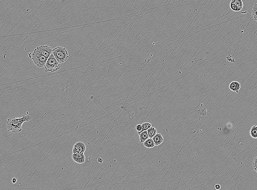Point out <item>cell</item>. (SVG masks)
I'll return each instance as SVG.
<instances>
[{"mask_svg": "<svg viewBox=\"0 0 257 190\" xmlns=\"http://www.w3.org/2000/svg\"><path fill=\"white\" fill-rule=\"evenodd\" d=\"M31 119V117L29 115H23L21 118H10L8 119L6 124L7 130L12 133H20L22 131L23 123L29 121Z\"/></svg>", "mask_w": 257, "mask_h": 190, "instance_id": "1", "label": "cell"}, {"mask_svg": "<svg viewBox=\"0 0 257 190\" xmlns=\"http://www.w3.org/2000/svg\"><path fill=\"white\" fill-rule=\"evenodd\" d=\"M52 53L60 63H64L68 60V52L64 47H57L52 50Z\"/></svg>", "mask_w": 257, "mask_h": 190, "instance_id": "2", "label": "cell"}, {"mask_svg": "<svg viewBox=\"0 0 257 190\" xmlns=\"http://www.w3.org/2000/svg\"><path fill=\"white\" fill-rule=\"evenodd\" d=\"M61 67L60 63L58 62L52 53L47 60L44 67L45 71L46 72H54L60 69Z\"/></svg>", "mask_w": 257, "mask_h": 190, "instance_id": "3", "label": "cell"}, {"mask_svg": "<svg viewBox=\"0 0 257 190\" xmlns=\"http://www.w3.org/2000/svg\"><path fill=\"white\" fill-rule=\"evenodd\" d=\"M48 58L33 53L32 55V59L34 65L38 67H43L45 66Z\"/></svg>", "mask_w": 257, "mask_h": 190, "instance_id": "4", "label": "cell"}, {"mask_svg": "<svg viewBox=\"0 0 257 190\" xmlns=\"http://www.w3.org/2000/svg\"><path fill=\"white\" fill-rule=\"evenodd\" d=\"M53 49L48 46H42L37 47L34 49L33 53L43 55L48 58L52 53Z\"/></svg>", "mask_w": 257, "mask_h": 190, "instance_id": "5", "label": "cell"}, {"mask_svg": "<svg viewBox=\"0 0 257 190\" xmlns=\"http://www.w3.org/2000/svg\"><path fill=\"white\" fill-rule=\"evenodd\" d=\"M86 150L85 143L82 142H77L73 148V153L84 154Z\"/></svg>", "mask_w": 257, "mask_h": 190, "instance_id": "6", "label": "cell"}, {"mask_svg": "<svg viewBox=\"0 0 257 190\" xmlns=\"http://www.w3.org/2000/svg\"><path fill=\"white\" fill-rule=\"evenodd\" d=\"M72 158L74 161L79 164H82L85 161V156L84 154L73 153Z\"/></svg>", "mask_w": 257, "mask_h": 190, "instance_id": "7", "label": "cell"}, {"mask_svg": "<svg viewBox=\"0 0 257 190\" xmlns=\"http://www.w3.org/2000/svg\"><path fill=\"white\" fill-rule=\"evenodd\" d=\"M230 89L233 92H235L238 93L240 89V84L237 81H233L230 83L229 86Z\"/></svg>", "mask_w": 257, "mask_h": 190, "instance_id": "8", "label": "cell"}, {"mask_svg": "<svg viewBox=\"0 0 257 190\" xmlns=\"http://www.w3.org/2000/svg\"><path fill=\"white\" fill-rule=\"evenodd\" d=\"M155 146H158L161 144L163 142L164 138L160 133H157L152 138Z\"/></svg>", "mask_w": 257, "mask_h": 190, "instance_id": "9", "label": "cell"}, {"mask_svg": "<svg viewBox=\"0 0 257 190\" xmlns=\"http://www.w3.org/2000/svg\"><path fill=\"white\" fill-rule=\"evenodd\" d=\"M141 143H144L147 139L149 138L147 131H144L139 135Z\"/></svg>", "mask_w": 257, "mask_h": 190, "instance_id": "10", "label": "cell"}, {"mask_svg": "<svg viewBox=\"0 0 257 190\" xmlns=\"http://www.w3.org/2000/svg\"><path fill=\"white\" fill-rule=\"evenodd\" d=\"M144 145L145 147L147 148H152L155 147V143L153 141L152 138H149L144 142Z\"/></svg>", "mask_w": 257, "mask_h": 190, "instance_id": "11", "label": "cell"}, {"mask_svg": "<svg viewBox=\"0 0 257 190\" xmlns=\"http://www.w3.org/2000/svg\"><path fill=\"white\" fill-rule=\"evenodd\" d=\"M147 131L149 138H152L157 133V129L152 126L149 128Z\"/></svg>", "mask_w": 257, "mask_h": 190, "instance_id": "12", "label": "cell"}, {"mask_svg": "<svg viewBox=\"0 0 257 190\" xmlns=\"http://www.w3.org/2000/svg\"><path fill=\"white\" fill-rule=\"evenodd\" d=\"M250 137L253 138H257V125H254L250 128Z\"/></svg>", "mask_w": 257, "mask_h": 190, "instance_id": "13", "label": "cell"}, {"mask_svg": "<svg viewBox=\"0 0 257 190\" xmlns=\"http://www.w3.org/2000/svg\"><path fill=\"white\" fill-rule=\"evenodd\" d=\"M141 125L142 127V130L141 131L139 132V133H137L138 135H139L141 133L144 131L147 130L149 128L152 126V124L148 122L143 123L142 124H141Z\"/></svg>", "mask_w": 257, "mask_h": 190, "instance_id": "14", "label": "cell"}, {"mask_svg": "<svg viewBox=\"0 0 257 190\" xmlns=\"http://www.w3.org/2000/svg\"><path fill=\"white\" fill-rule=\"evenodd\" d=\"M252 13L254 20L257 22V4L254 5L252 10Z\"/></svg>", "mask_w": 257, "mask_h": 190, "instance_id": "15", "label": "cell"}, {"mask_svg": "<svg viewBox=\"0 0 257 190\" xmlns=\"http://www.w3.org/2000/svg\"><path fill=\"white\" fill-rule=\"evenodd\" d=\"M231 2L241 9L243 7V3L242 0H232Z\"/></svg>", "mask_w": 257, "mask_h": 190, "instance_id": "16", "label": "cell"}, {"mask_svg": "<svg viewBox=\"0 0 257 190\" xmlns=\"http://www.w3.org/2000/svg\"><path fill=\"white\" fill-rule=\"evenodd\" d=\"M230 8L231 9L235 11H239L241 10L242 9L240 8L239 7H238L237 6L234 4L232 2H231L230 5Z\"/></svg>", "mask_w": 257, "mask_h": 190, "instance_id": "17", "label": "cell"}, {"mask_svg": "<svg viewBox=\"0 0 257 190\" xmlns=\"http://www.w3.org/2000/svg\"><path fill=\"white\" fill-rule=\"evenodd\" d=\"M253 168L257 173V156L255 157L253 163Z\"/></svg>", "mask_w": 257, "mask_h": 190, "instance_id": "18", "label": "cell"}, {"mask_svg": "<svg viewBox=\"0 0 257 190\" xmlns=\"http://www.w3.org/2000/svg\"><path fill=\"white\" fill-rule=\"evenodd\" d=\"M135 129H136L137 133H139V132L141 131L142 130V125H141V124H138V125L136 126V127H135Z\"/></svg>", "mask_w": 257, "mask_h": 190, "instance_id": "19", "label": "cell"}, {"mask_svg": "<svg viewBox=\"0 0 257 190\" xmlns=\"http://www.w3.org/2000/svg\"><path fill=\"white\" fill-rule=\"evenodd\" d=\"M215 188L216 189L219 190L221 189V185L220 184H216L215 185Z\"/></svg>", "mask_w": 257, "mask_h": 190, "instance_id": "20", "label": "cell"}, {"mask_svg": "<svg viewBox=\"0 0 257 190\" xmlns=\"http://www.w3.org/2000/svg\"><path fill=\"white\" fill-rule=\"evenodd\" d=\"M12 181L13 183H15L17 181V179L16 178H12Z\"/></svg>", "mask_w": 257, "mask_h": 190, "instance_id": "21", "label": "cell"}]
</instances>
